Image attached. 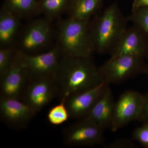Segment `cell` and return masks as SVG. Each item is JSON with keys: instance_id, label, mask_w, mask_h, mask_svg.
Returning <instances> with one entry per match:
<instances>
[{"instance_id": "cell-1", "label": "cell", "mask_w": 148, "mask_h": 148, "mask_svg": "<svg viewBox=\"0 0 148 148\" xmlns=\"http://www.w3.org/2000/svg\"><path fill=\"white\" fill-rule=\"evenodd\" d=\"M55 78L60 99L103 82L90 57L62 56Z\"/></svg>"}, {"instance_id": "cell-2", "label": "cell", "mask_w": 148, "mask_h": 148, "mask_svg": "<svg viewBox=\"0 0 148 148\" xmlns=\"http://www.w3.org/2000/svg\"><path fill=\"white\" fill-rule=\"evenodd\" d=\"M126 28V20L117 5L109 6L90 27L94 51L111 53Z\"/></svg>"}, {"instance_id": "cell-3", "label": "cell", "mask_w": 148, "mask_h": 148, "mask_svg": "<svg viewBox=\"0 0 148 148\" xmlns=\"http://www.w3.org/2000/svg\"><path fill=\"white\" fill-rule=\"evenodd\" d=\"M57 34L63 56L89 57L94 51L88 21L69 17L59 24Z\"/></svg>"}, {"instance_id": "cell-4", "label": "cell", "mask_w": 148, "mask_h": 148, "mask_svg": "<svg viewBox=\"0 0 148 148\" xmlns=\"http://www.w3.org/2000/svg\"><path fill=\"white\" fill-rule=\"evenodd\" d=\"M145 60L129 56L111 57L98 68L103 82L108 85L120 83L146 73L147 64Z\"/></svg>"}, {"instance_id": "cell-5", "label": "cell", "mask_w": 148, "mask_h": 148, "mask_svg": "<svg viewBox=\"0 0 148 148\" xmlns=\"http://www.w3.org/2000/svg\"><path fill=\"white\" fill-rule=\"evenodd\" d=\"M57 95L55 77H37L29 79L20 99L38 112Z\"/></svg>"}, {"instance_id": "cell-6", "label": "cell", "mask_w": 148, "mask_h": 148, "mask_svg": "<svg viewBox=\"0 0 148 148\" xmlns=\"http://www.w3.org/2000/svg\"><path fill=\"white\" fill-rule=\"evenodd\" d=\"M144 94L134 90L122 93L114 105L111 130L116 132L130 123L138 121L143 108Z\"/></svg>"}, {"instance_id": "cell-7", "label": "cell", "mask_w": 148, "mask_h": 148, "mask_svg": "<svg viewBox=\"0 0 148 148\" xmlns=\"http://www.w3.org/2000/svg\"><path fill=\"white\" fill-rule=\"evenodd\" d=\"M18 51L29 78L55 76L62 56L58 45L49 51L40 54H27Z\"/></svg>"}, {"instance_id": "cell-8", "label": "cell", "mask_w": 148, "mask_h": 148, "mask_svg": "<svg viewBox=\"0 0 148 148\" xmlns=\"http://www.w3.org/2000/svg\"><path fill=\"white\" fill-rule=\"evenodd\" d=\"M104 130L86 118L65 130L64 141L69 146H94L103 144Z\"/></svg>"}, {"instance_id": "cell-9", "label": "cell", "mask_w": 148, "mask_h": 148, "mask_svg": "<svg viewBox=\"0 0 148 148\" xmlns=\"http://www.w3.org/2000/svg\"><path fill=\"white\" fill-rule=\"evenodd\" d=\"M147 36L133 25L126 28L111 52V57L129 56L147 59Z\"/></svg>"}, {"instance_id": "cell-10", "label": "cell", "mask_w": 148, "mask_h": 148, "mask_svg": "<svg viewBox=\"0 0 148 148\" xmlns=\"http://www.w3.org/2000/svg\"><path fill=\"white\" fill-rule=\"evenodd\" d=\"M29 79L21 63L18 51L10 69L0 77L1 98L21 99Z\"/></svg>"}, {"instance_id": "cell-11", "label": "cell", "mask_w": 148, "mask_h": 148, "mask_svg": "<svg viewBox=\"0 0 148 148\" xmlns=\"http://www.w3.org/2000/svg\"><path fill=\"white\" fill-rule=\"evenodd\" d=\"M0 115L4 122L15 129L28 125L37 112L20 99L0 98Z\"/></svg>"}, {"instance_id": "cell-12", "label": "cell", "mask_w": 148, "mask_h": 148, "mask_svg": "<svg viewBox=\"0 0 148 148\" xmlns=\"http://www.w3.org/2000/svg\"><path fill=\"white\" fill-rule=\"evenodd\" d=\"M109 86L102 82L65 98L70 118L81 119L86 116Z\"/></svg>"}, {"instance_id": "cell-13", "label": "cell", "mask_w": 148, "mask_h": 148, "mask_svg": "<svg viewBox=\"0 0 148 148\" xmlns=\"http://www.w3.org/2000/svg\"><path fill=\"white\" fill-rule=\"evenodd\" d=\"M50 22L45 17L35 20L29 24L21 37L20 51L30 54L46 45L51 35Z\"/></svg>"}, {"instance_id": "cell-14", "label": "cell", "mask_w": 148, "mask_h": 148, "mask_svg": "<svg viewBox=\"0 0 148 148\" xmlns=\"http://www.w3.org/2000/svg\"><path fill=\"white\" fill-rule=\"evenodd\" d=\"M114 103L112 92L109 86L90 112L84 118L93 122L104 130L111 129Z\"/></svg>"}, {"instance_id": "cell-15", "label": "cell", "mask_w": 148, "mask_h": 148, "mask_svg": "<svg viewBox=\"0 0 148 148\" xmlns=\"http://www.w3.org/2000/svg\"><path fill=\"white\" fill-rule=\"evenodd\" d=\"M19 17L3 6L0 13L1 47L10 46L18 33Z\"/></svg>"}, {"instance_id": "cell-16", "label": "cell", "mask_w": 148, "mask_h": 148, "mask_svg": "<svg viewBox=\"0 0 148 148\" xmlns=\"http://www.w3.org/2000/svg\"><path fill=\"white\" fill-rule=\"evenodd\" d=\"M103 0H71L69 8L72 18L88 21L99 9Z\"/></svg>"}, {"instance_id": "cell-17", "label": "cell", "mask_w": 148, "mask_h": 148, "mask_svg": "<svg viewBox=\"0 0 148 148\" xmlns=\"http://www.w3.org/2000/svg\"><path fill=\"white\" fill-rule=\"evenodd\" d=\"M3 7L19 18L40 12L37 0H4Z\"/></svg>"}, {"instance_id": "cell-18", "label": "cell", "mask_w": 148, "mask_h": 148, "mask_svg": "<svg viewBox=\"0 0 148 148\" xmlns=\"http://www.w3.org/2000/svg\"><path fill=\"white\" fill-rule=\"evenodd\" d=\"M71 0H39L40 11L49 21L58 16L69 7Z\"/></svg>"}, {"instance_id": "cell-19", "label": "cell", "mask_w": 148, "mask_h": 148, "mask_svg": "<svg viewBox=\"0 0 148 148\" xmlns=\"http://www.w3.org/2000/svg\"><path fill=\"white\" fill-rule=\"evenodd\" d=\"M47 117L49 122L53 125H59L68 121L70 116L66 99L62 98L59 104L52 107L49 111Z\"/></svg>"}, {"instance_id": "cell-20", "label": "cell", "mask_w": 148, "mask_h": 148, "mask_svg": "<svg viewBox=\"0 0 148 148\" xmlns=\"http://www.w3.org/2000/svg\"><path fill=\"white\" fill-rule=\"evenodd\" d=\"M128 20L140 28L148 37V7L132 10Z\"/></svg>"}, {"instance_id": "cell-21", "label": "cell", "mask_w": 148, "mask_h": 148, "mask_svg": "<svg viewBox=\"0 0 148 148\" xmlns=\"http://www.w3.org/2000/svg\"><path fill=\"white\" fill-rule=\"evenodd\" d=\"M17 52L11 46L1 47L0 49V77L5 73L14 61Z\"/></svg>"}, {"instance_id": "cell-22", "label": "cell", "mask_w": 148, "mask_h": 148, "mask_svg": "<svg viewBox=\"0 0 148 148\" xmlns=\"http://www.w3.org/2000/svg\"><path fill=\"white\" fill-rule=\"evenodd\" d=\"M132 138L144 147L148 148V123L135 128L132 133Z\"/></svg>"}, {"instance_id": "cell-23", "label": "cell", "mask_w": 148, "mask_h": 148, "mask_svg": "<svg viewBox=\"0 0 148 148\" xmlns=\"http://www.w3.org/2000/svg\"><path fill=\"white\" fill-rule=\"evenodd\" d=\"M107 148H135L137 147L131 140L125 138L118 139L110 144L104 146Z\"/></svg>"}, {"instance_id": "cell-24", "label": "cell", "mask_w": 148, "mask_h": 148, "mask_svg": "<svg viewBox=\"0 0 148 148\" xmlns=\"http://www.w3.org/2000/svg\"><path fill=\"white\" fill-rule=\"evenodd\" d=\"M138 121L143 123H148V92L144 94L143 108Z\"/></svg>"}, {"instance_id": "cell-25", "label": "cell", "mask_w": 148, "mask_h": 148, "mask_svg": "<svg viewBox=\"0 0 148 148\" xmlns=\"http://www.w3.org/2000/svg\"><path fill=\"white\" fill-rule=\"evenodd\" d=\"M144 7H148V0H133L132 10Z\"/></svg>"}, {"instance_id": "cell-26", "label": "cell", "mask_w": 148, "mask_h": 148, "mask_svg": "<svg viewBox=\"0 0 148 148\" xmlns=\"http://www.w3.org/2000/svg\"><path fill=\"white\" fill-rule=\"evenodd\" d=\"M148 62L147 64V65H146V73L148 75V58L147 59Z\"/></svg>"}]
</instances>
